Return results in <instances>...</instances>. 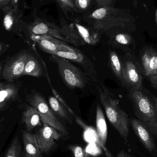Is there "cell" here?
<instances>
[{
	"mask_svg": "<svg viewBox=\"0 0 157 157\" xmlns=\"http://www.w3.org/2000/svg\"><path fill=\"white\" fill-rule=\"evenodd\" d=\"M22 121L24 123L27 131L31 132L35 128L42 125L41 118L37 110L32 106H28L24 111L22 116Z\"/></svg>",
	"mask_w": 157,
	"mask_h": 157,
	"instance_id": "obj_16",
	"label": "cell"
},
{
	"mask_svg": "<svg viewBox=\"0 0 157 157\" xmlns=\"http://www.w3.org/2000/svg\"><path fill=\"white\" fill-rule=\"evenodd\" d=\"M4 83H2V82H0V89L3 86H4Z\"/></svg>",
	"mask_w": 157,
	"mask_h": 157,
	"instance_id": "obj_35",
	"label": "cell"
},
{
	"mask_svg": "<svg viewBox=\"0 0 157 157\" xmlns=\"http://www.w3.org/2000/svg\"><path fill=\"white\" fill-rule=\"evenodd\" d=\"M151 86L154 88L157 89V73L155 75L149 78Z\"/></svg>",
	"mask_w": 157,
	"mask_h": 157,
	"instance_id": "obj_29",
	"label": "cell"
},
{
	"mask_svg": "<svg viewBox=\"0 0 157 157\" xmlns=\"http://www.w3.org/2000/svg\"><path fill=\"white\" fill-rule=\"evenodd\" d=\"M64 58L71 62L78 64L85 73L90 80L94 82H98V73L94 63L91 60L78 50L75 52H58L55 55Z\"/></svg>",
	"mask_w": 157,
	"mask_h": 157,
	"instance_id": "obj_9",
	"label": "cell"
},
{
	"mask_svg": "<svg viewBox=\"0 0 157 157\" xmlns=\"http://www.w3.org/2000/svg\"><path fill=\"white\" fill-rule=\"evenodd\" d=\"M22 140L25 148V157H43L36 134L23 131Z\"/></svg>",
	"mask_w": 157,
	"mask_h": 157,
	"instance_id": "obj_15",
	"label": "cell"
},
{
	"mask_svg": "<svg viewBox=\"0 0 157 157\" xmlns=\"http://www.w3.org/2000/svg\"><path fill=\"white\" fill-rule=\"evenodd\" d=\"M28 101L39 113L41 121L48 124L59 131L63 135L67 136L69 132L65 126L60 121L44 97L38 92L34 91L28 97Z\"/></svg>",
	"mask_w": 157,
	"mask_h": 157,
	"instance_id": "obj_7",
	"label": "cell"
},
{
	"mask_svg": "<svg viewBox=\"0 0 157 157\" xmlns=\"http://www.w3.org/2000/svg\"><path fill=\"white\" fill-rule=\"evenodd\" d=\"M32 35H47L74 46L86 45L72 24L59 27L52 23L38 19L29 26Z\"/></svg>",
	"mask_w": 157,
	"mask_h": 157,
	"instance_id": "obj_4",
	"label": "cell"
},
{
	"mask_svg": "<svg viewBox=\"0 0 157 157\" xmlns=\"http://www.w3.org/2000/svg\"><path fill=\"white\" fill-rule=\"evenodd\" d=\"M42 128L36 134L39 146L42 154H47L51 151L56 142L63 135L56 129L42 122Z\"/></svg>",
	"mask_w": 157,
	"mask_h": 157,
	"instance_id": "obj_10",
	"label": "cell"
},
{
	"mask_svg": "<svg viewBox=\"0 0 157 157\" xmlns=\"http://www.w3.org/2000/svg\"><path fill=\"white\" fill-rule=\"evenodd\" d=\"M49 59L56 63L61 78L71 89H84L91 81L83 71L68 60L54 55H51Z\"/></svg>",
	"mask_w": 157,
	"mask_h": 157,
	"instance_id": "obj_5",
	"label": "cell"
},
{
	"mask_svg": "<svg viewBox=\"0 0 157 157\" xmlns=\"http://www.w3.org/2000/svg\"><path fill=\"white\" fill-rule=\"evenodd\" d=\"M87 19L91 29L99 34L104 33L109 37L114 35V29H126L130 22L125 10L113 6L99 7L90 14Z\"/></svg>",
	"mask_w": 157,
	"mask_h": 157,
	"instance_id": "obj_1",
	"label": "cell"
},
{
	"mask_svg": "<svg viewBox=\"0 0 157 157\" xmlns=\"http://www.w3.org/2000/svg\"><path fill=\"white\" fill-rule=\"evenodd\" d=\"M148 94H149L150 98L152 100V102H153L154 106H155V109L157 114V97L155 96V95H153V94H152L149 91H148Z\"/></svg>",
	"mask_w": 157,
	"mask_h": 157,
	"instance_id": "obj_30",
	"label": "cell"
},
{
	"mask_svg": "<svg viewBox=\"0 0 157 157\" xmlns=\"http://www.w3.org/2000/svg\"><path fill=\"white\" fill-rule=\"evenodd\" d=\"M141 65L144 76L150 77L157 73V52L152 47L145 48L141 52Z\"/></svg>",
	"mask_w": 157,
	"mask_h": 157,
	"instance_id": "obj_13",
	"label": "cell"
},
{
	"mask_svg": "<svg viewBox=\"0 0 157 157\" xmlns=\"http://www.w3.org/2000/svg\"><path fill=\"white\" fill-rule=\"evenodd\" d=\"M72 25L78 36L86 44L95 45L100 41V34L92 29L88 28L76 22L72 23Z\"/></svg>",
	"mask_w": 157,
	"mask_h": 157,
	"instance_id": "obj_17",
	"label": "cell"
},
{
	"mask_svg": "<svg viewBox=\"0 0 157 157\" xmlns=\"http://www.w3.org/2000/svg\"><path fill=\"white\" fill-rule=\"evenodd\" d=\"M32 39L37 43L41 50L50 55H55L58 52H75L78 50L68 43L51 36L32 35Z\"/></svg>",
	"mask_w": 157,
	"mask_h": 157,
	"instance_id": "obj_8",
	"label": "cell"
},
{
	"mask_svg": "<svg viewBox=\"0 0 157 157\" xmlns=\"http://www.w3.org/2000/svg\"><path fill=\"white\" fill-rule=\"evenodd\" d=\"M130 124L136 136L149 152L156 155L157 150L154 136L146 126L138 119H130Z\"/></svg>",
	"mask_w": 157,
	"mask_h": 157,
	"instance_id": "obj_12",
	"label": "cell"
},
{
	"mask_svg": "<svg viewBox=\"0 0 157 157\" xmlns=\"http://www.w3.org/2000/svg\"><path fill=\"white\" fill-rule=\"evenodd\" d=\"M43 75V71L38 61L34 56L29 54L23 75L40 77Z\"/></svg>",
	"mask_w": 157,
	"mask_h": 157,
	"instance_id": "obj_21",
	"label": "cell"
},
{
	"mask_svg": "<svg viewBox=\"0 0 157 157\" xmlns=\"http://www.w3.org/2000/svg\"><path fill=\"white\" fill-rule=\"evenodd\" d=\"M1 67L0 66V74H1Z\"/></svg>",
	"mask_w": 157,
	"mask_h": 157,
	"instance_id": "obj_37",
	"label": "cell"
},
{
	"mask_svg": "<svg viewBox=\"0 0 157 157\" xmlns=\"http://www.w3.org/2000/svg\"><path fill=\"white\" fill-rule=\"evenodd\" d=\"M3 6H0V10H1L2 8H3Z\"/></svg>",
	"mask_w": 157,
	"mask_h": 157,
	"instance_id": "obj_36",
	"label": "cell"
},
{
	"mask_svg": "<svg viewBox=\"0 0 157 157\" xmlns=\"http://www.w3.org/2000/svg\"><path fill=\"white\" fill-rule=\"evenodd\" d=\"M48 101L50 107L55 114L66 120L69 123H72V119H71L68 111L64 108V105L59 100L54 96H50Z\"/></svg>",
	"mask_w": 157,
	"mask_h": 157,
	"instance_id": "obj_23",
	"label": "cell"
},
{
	"mask_svg": "<svg viewBox=\"0 0 157 157\" xmlns=\"http://www.w3.org/2000/svg\"><path fill=\"white\" fill-rule=\"evenodd\" d=\"M21 150L22 148L19 138L17 136H15L11 142L4 157H20Z\"/></svg>",
	"mask_w": 157,
	"mask_h": 157,
	"instance_id": "obj_24",
	"label": "cell"
},
{
	"mask_svg": "<svg viewBox=\"0 0 157 157\" xmlns=\"http://www.w3.org/2000/svg\"><path fill=\"white\" fill-rule=\"evenodd\" d=\"M68 148L72 152L74 157H90L89 154L80 146L72 145L68 146Z\"/></svg>",
	"mask_w": 157,
	"mask_h": 157,
	"instance_id": "obj_26",
	"label": "cell"
},
{
	"mask_svg": "<svg viewBox=\"0 0 157 157\" xmlns=\"http://www.w3.org/2000/svg\"><path fill=\"white\" fill-rule=\"evenodd\" d=\"M91 2V0H75V8L79 10H85L88 8Z\"/></svg>",
	"mask_w": 157,
	"mask_h": 157,
	"instance_id": "obj_27",
	"label": "cell"
},
{
	"mask_svg": "<svg viewBox=\"0 0 157 157\" xmlns=\"http://www.w3.org/2000/svg\"><path fill=\"white\" fill-rule=\"evenodd\" d=\"M128 98L132 101L137 119L157 139V114L148 90L144 87L141 90L129 92Z\"/></svg>",
	"mask_w": 157,
	"mask_h": 157,
	"instance_id": "obj_3",
	"label": "cell"
},
{
	"mask_svg": "<svg viewBox=\"0 0 157 157\" xmlns=\"http://www.w3.org/2000/svg\"><path fill=\"white\" fill-rule=\"evenodd\" d=\"M109 43L113 48L126 52H132L135 45L134 39L130 34L118 32L110 37Z\"/></svg>",
	"mask_w": 157,
	"mask_h": 157,
	"instance_id": "obj_14",
	"label": "cell"
},
{
	"mask_svg": "<svg viewBox=\"0 0 157 157\" xmlns=\"http://www.w3.org/2000/svg\"><path fill=\"white\" fill-rule=\"evenodd\" d=\"M28 55L25 52H23L6 64L3 71L2 76L6 81L13 82L23 76Z\"/></svg>",
	"mask_w": 157,
	"mask_h": 157,
	"instance_id": "obj_11",
	"label": "cell"
},
{
	"mask_svg": "<svg viewBox=\"0 0 157 157\" xmlns=\"http://www.w3.org/2000/svg\"><path fill=\"white\" fill-rule=\"evenodd\" d=\"M96 128L98 137L101 146L106 144L108 136V126L103 111L98 103L96 108Z\"/></svg>",
	"mask_w": 157,
	"mask_h": 157,
	"instance_id": "obj_18",
	"label": "cell"
},
{
	"mask_svg": "<svg viewBox=\"0 0 157 157\" xmlns=\"http://www.w3.org/2000/svg\"><path fill=\"white\" fill-rule=\"evenodd\" d=\"M116 157H130L128 154L124 152V150H122L121 152H119V154L117 155Z\"/></svg>",
	"mask_w": 157,
	"mask_h": 157,
	"instance_id": "obj_33",
	"label": "cell"
},
{
	"mask_svg": "<svg viewBox=\"0 0 157 157\" xmlns=\"http://www.w3.org/2000/svg\"><path fill=\"white\" fill-rule=\"evenodd\" d=\"M3 25L6 30L11 31L15 27L18 19L22 16V13L19 8L14 9L10 5L3 6Z\"/></svg>",
	"mask_w": 157,
	"mask_h": 157,
	"instance_id": "obj_19",
	"label": "cell"
},
{
	"mask_svg": "<svg viewBox=\"0 0 157 157\" xmlns=\"http://www.w3.org/2000/svg\"><path fill=\"white\" fill-rule=\"evenodd\" d=\"M123 65V81L121 85L129 92L143 88V68L136 56L132 52H126L121 57Z\"/></svg>",
	"mask_w": 157,
	"mask_h": 157,
	"instance_id": "obj_6",
	"label": "cell"
},
{
	"mask_svg": "<svg viewBox=\"0 0 157 157\" xmlns=\"http://www.w3.org/2000/svg\"><path fill=\"white\" fill-rule=\"evenodd\" d=\"M4 120V118H0V133L2 131V123Z\"/></svg>",
	"mask_w": 157,
	"mask_h": 157,
	"instance_id": "obj_34",
	"label": "cell"
},
{
	"mask_svg": "<svg viewBox=\"0 0 157 157\" xmlns=\"http://www.w3.org/2000/svg\"><path fill=\"white\" fill-rule=\"evenodd\" d=\"M18 2L19 0H11L10 5L14 9H18Z\"/></svg>",
	"mask_w": 157,
	"mask_h": 157,
	"instance_id": "obj_31",
	"label": "cell"
},
{
	"mask_svg": "<svg viewBox=\"0 0 157 157\" xmlns=\"http://www.w3.org/2000/svg\"><path fill=\"white\" fill-rule=\"evenodd\" d=\"M99 7L113 6L115 0H94Z\"/></svg>",
	"mask_w": 157,
	"mask_h": 157,
	"instance_id": "obj_28",
	"label": "cell"
},
{
	"mask_svg": "<svg viewBox=\"0 0 157 157\" xmlns=\"http://www.w3.org/2000/svg\"><path fill=\"white\" fill-rule=\"evenodd\" d=\"M109 59L110 66L113 72L121 84L123 81V65L121 57H120L116 52L110 50Z\"/></svg>",
	"mask_w": 157,
	"mask_h": 157,
	"instance_id": "obj_22",
	"label": "cell"
},
{
	"mask_svg": "<svg viewBox=\"0 0 157 157\" xmlns=\"http://www.w3.org/2000/svg\"><path fill=\"white\" fill-rule=\"evenodd\" d=\"M98 89L101 103L109 121L126 144L128 142L130 124L128 114L121 109L119 100L115 98L104 85L101 84L98 86Z\"/></svg>",
	"mask_w": 157,
	"mask_h": 157,
	"instance_id": "obj_2",
	"label": "cell"
},
{
	"mask_svg": "<svg viewBox=\"0 0 157 157\" xmlns=\"http://www.w3.org/2000/svg\"><path fill=\"white\" fill-rule=\"evenodd\" d=\"M65 15L69 12H73L76 10L74 2L72 0H55Z\"/></svg>",
	"mask_w": 157,
	"mask_h": 157,
	"instance_id": "obj_25",
	"label": "cell"
},
{
	"mask_svg": "<svg viewBox=\"0 0 157 157\" xmlns=\"http://www.w3.org/2000/svg\"><path fill=\"white\" fill-rule=\"evenodd\" d=\"M11 0H0V6H4L10 5Z\"/></svg>",
	"mask_w": 157,
	"mask_h": 157,
	"instance_id": "obj_32",
	"label": "cell"
},
{
	"mask_svg": "<svg viewBox=\"0 0 157 157\" xmlns=\"http://www.w3.org/2000/svg\"><path fill=\"white\" fill-rule=\"evenodd\" d=\"M18 88L14 84H7L0 89V111L2 110L18 95Z\"/></svg>",
	"mask_w": 157,
	"mask_h": 157,
	"instance_id": "obj_20",
	"label": "cell"
}]
</instances>
